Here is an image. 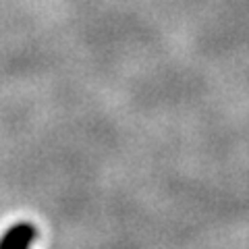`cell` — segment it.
Here are the masks:
<instances>
[{"instance_id":"obj_1","label":"cell","mask_w":249,"mask_h":249,"mask_svg":"<svg viewBox=\"0 0 249 249\" xmlns=\"http://www.w3.org/2000/svg\"><path fill=\"white\" fill-rule=\"evenodd\" d=\"M37 239V229L29 222H19L6 229L0 237V249H31Z\"/></svg>"}]
</instances>
